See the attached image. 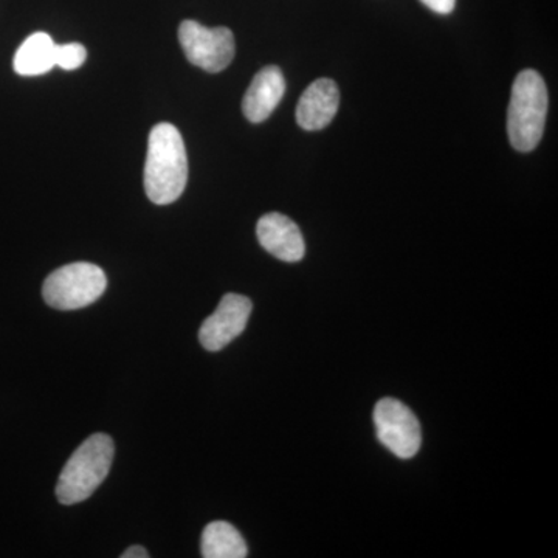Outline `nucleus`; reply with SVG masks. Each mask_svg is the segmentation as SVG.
I'll list each match as a JSON object with an SVG mask.
<instances>
[{
  "label": "nucleus",
  "instance_id": "11",
  "mask_svg": "<svg viewBox=\"0 0 558 558\" xmlns=\"http://www.w3.org/2000/svg\"><path fill=\"white\" fill-rule=\"evenodd\" d=\"M58 44L47 33H33L14 54V72L21 76H39L54 68Z\"/></svg>",
  "mask_w": 558,
  "mask_h": 558
},
{
  "label": "nucleus",
  "instance_id": "13",
  "mask_svg": "<svg viewBox=\"0 0 558 558\" xmlns=\"http://www.w3.org/2000/svg\"><path fill=\"white\" fill-rule=\"evenodd\" d=\"M87 58L86 47L78 43L65 44V46H57L54 51V65L64 70L80 69Z\"/></svg>",
  "mask_w": 558,
  "mask_h": 558
},
{
  "label": "nucleus",
  "instance_id": "5",
  "mask_svg": "<svg viewBox=\"0 0 558 558\" xmlns=\"http://www.w3.org/2000/svg\"><path fill=\"white\" fill-rule=\"evenodd\" d=\"M179 40L186 60L209 73H219L229 68L236 51L230 28H207L196 21L180 24Z\"/></svg>",
  "mask_w": 558,
  "mask_h": 558
},
{
  "label": "nucleus",
  "instance_id": "4",
  "mask_svg": "<svg viewBox=\"0 0 558 558\" xmlns=\"http://www.w3.org/2000/svg\"><path fill=\"white\" fill-rule=\"evenodd\" d=\"M108 288L101 267L90 263H73L60 267L44 281L43 296L58 311H76L90 306Z\"/></svg>",
  "mask_w": 558,
  "mask_h": 558
},
{
  "label": "nucleus",
  "instance_id": "7",
  "mask_svg": "<svg viewBox=\"0 0 558 558\" xmlns=\"http://www.w3.org/2000/svg\"><path fill=\"white\" fill-rule=\"evenodd\" d=\"M253 304L247 296L227 293L220 300L218 310L209 315L201 326L202 347L209 352H218L238 339L247 326Z\"/></svg>",
  "mask_w": 558,
  "mask_h": 558
},
{
  "label": "nucleus",
  "instance_id": "1",
  "mask_svg": "<svg viewBox=\"0 0 558 558\" xmlns=\"http://www.w3.org/2000/svg\"><path fill=\"white\" fill-rule=\"evenodd\" d=\"M189 182V157L178 128L159 123L150 130L145 165V191L156 205L179 199Z\"/></svg>",
  "mask_w": 558,
  "mask_h": 558
},
{
  "label": "nucleus",
  "instance_id": "9",
  "mask_svg": "<svg viewBox=\"0 0 558 558\" xmlns=\"http://www.w3.org/2000/svg\"><path fill=\"white\" fill-rule=\"evenodd\" d=\"M340 90L336 81L322 78L312 83L296 106V121L304 131H322L337 116Z\"/></svg>",
  "mask_w": 558,
  "mask_h": 558
},
{
  "label": "nucleus",
  "instance_id": "3",
  "mask_svg": "<svg viewBox=\"0 0 558 558\" xmlns=\"http://www.w3.org/2000/svg\"><path fill=\"white\" fill-rule=\"evenodd\" d=\"M548 116V87L538 72L523 70L513 81L508 112L510 145L520 153L537 148Z\"/></svg>",
  "mask_w": 558,
  "mask_h": 558
},
{
  "label": "nucleus",
  "instance_id": "10",
  "mask_svg": "<svg viewBox=\"0 0 558 558\" xmlns=\"http://www.w3.org/2000/svg\"><path fill=\"white\" fill-rule=\"evenodd\" d=\"M286 92V80L277 65H267L256 73L242 100V112L252 123H263L278 108Z\"/></svg>",
  "mask_w": 558,
  "mask_h": 558
},
{
  "label": "nucleus",
  "instance_id": "8",
  "mask_svg": "<svg viewBox=\"0 0 558 558\" xmlns=\"http://www.w3.org/2000/svg\"><path fill=\"white\" fill-rule=\"evenodd\" d=\"M256 234H258L259 244L275 258L284 263H299L304 258L306 244H304L303 234L299 226L288 216L281 213L264 215L256 226Z\"/></svg>",
  "mask_w": 558,
  "mask_h": 558
},
{
  "label": "nucleus",
  "instance_id": "14",
  "mask_svg": "<svg viewBox=\"0 0 558 558\" xmlns=\"http://www.w3.org/2000/svg\"><path fill=\"white\" fill-rule=\"evenodd\" d=\"M421 2L438 14H450L457 7V0H421Z\"/></svg>",
  "mask_w": 558,
  "mask_h": 558
},
{
  "label": "nucleus",
  "instance_id": "12",
  "mask_svg": "<svg viewBox=\"0 0 558 558\" xmlns=\"http://www.w3.org/2000/svg\"><path fill=\"white\" fill-rule=\"evenodd\" d=\"M201 549L205 558H244L248 553L240 531L227 521H213L204 529Z\"/></svg>",
  "mask_w": 558,
  "mask_h": 558
},
{
  "label": "nucleus",
  "instance_id": "15",
  "mask_svg": "<svg viewBox=\"0 0 558 558\" xmlns=\"http://www.w3.org/2000/svg\"><path fill=\"white\" fill-rule=\"evenodd\" d=\"M149 553L143 546H131L121 554V558H148Z\"/></svg>",
  "mask_w": 558,
  "mask_h": 558
},
{
  "label": "nucleus",
  "instance_id": "2",
  "mask_svg": "<svg viewBox=\"0 0 558 558\" xmlns=\"http://www.w3.org/2000/svg\"><path fill=\"white\" fill-rule=\"evenodd\" d=\"M113 454V440L105 433H95L84 440L62 469L57 484L58 501L72 506L90 498L108 478Z\"/></svg>",
  "mask_w": 558,
  "mask_h": 558
},
{
  "label": "nucleus",
  "instance_id": "6",
  "mask_svg": "<svg viewBox=\"0 0 558 558\" xmlns=\"http://www.w3.org/2000/svg\"><path fill=\"white\" fill-rule=\"evenodd\" d=\"M377 438L400 459L416 457L422 444L421 424L413 411L399 400L381 399L374 409Z\"/></svg>",
  "mask_w": 558,
  "mask_h": 558
}]
</instances>
